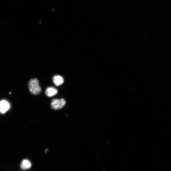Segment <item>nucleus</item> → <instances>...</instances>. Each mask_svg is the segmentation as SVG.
I'll use <instances>...</instances> for the list:
<instances>
[{
    "mask_svg": "<svg viewBox=\"0 0 171 171\" xmlns=\"http://www.w3.org/2000/svg\"><path fill=\"white\" fill-rule=\"evenodd\" d=\"M28 88L30 92L33 95H38L41 92V89L37 79H30L28 83Z\"/></svg>",
    "mask_w": 171,
    "mask_h": 171,
    "instance_id": "1",
    "label": "nucleus"
},
{
    "mask_svg": "<svg viewBox=\"0 0 171 171\" xmlns=\"http://www.w3.org/2000/svg\"><path fill=\"white\" fill-rule=\"evenodd\" d=\"M66 104V101L63 98L54 99L52 100L51 103V108L55 110L61 109L64 107Z\"/></svg>",
    "mask_w": 171,
    "mask_h": 171,
    "instance_id": "2",
    "label": "nucleus"
},
{
    "mask_svg": "<svg viewBox=\"0 0 171 171\" xmlns=\"http://www.w3.org/2000/svg\"><path fill=\"white\" fill-rule=\"evenodd\" d=\"M10 105L7 101L2 100L0 101V113L4 114L7 112L10 109Z\"/></svg>",
    "mask_w": 171,
    "mask_h": 171,
    "instance_id": "3",
    "label": "nucleus"
},
{
    "mask_svg": "<svg viewBox=\"0 0 171 171\" xmlns=\"http://www.w3.org/2000/svg\"><path fill=\"white\" fill-rule=\"evenodd\" d=\"M46 95L49 97H51L56 95L58 93V90L56 88L50 87L48 88L45 90Z\"/></svg>",
    "mask_w": 171,
    "mask_h": 171,
    "instance_id": "4",
    "label": "nucleus"
},
{
    "mask_svg": "<svg viewBox=\"0 0 171 171\" xmlns=\"http://www.w3.org/2000/svg\"><path fill=\"white\" fill-rule=\"evenodd\" d=\"M53 81L54 85L57 86L62 85L64 82L63 78L59 75L54 76L53 77Z\"/></svg>",
    "mask_w": 171,
    "mask_h": 171,
    "instance_id": "5",
    "label": "nucleus"
},
{
    "mask_svg": "<svg viewBox=\"0 0 171 171\" xmlns=\"http://www.w3.org/2000/svg\"><path fill=\"white\" fill-rule=\"evenodd\" d=\"M31 166V163L27 160H23L21 164V168L23 169H28Z\"/></svg>",
    "mask_w": 171,
    "mask_h": 171,
    "instance_id": "6",
    "label": "nucleus"
}]
</instances>
